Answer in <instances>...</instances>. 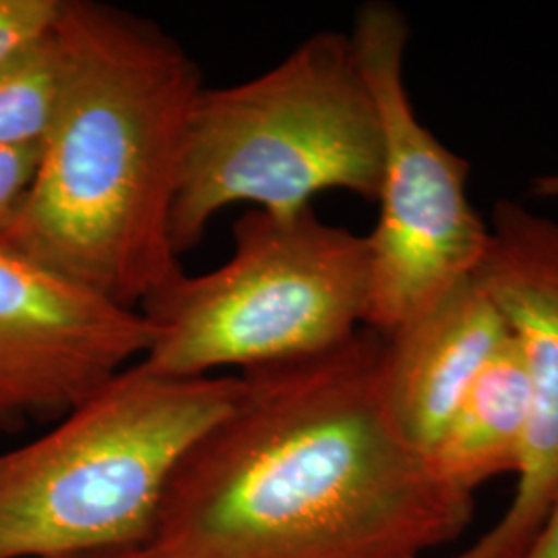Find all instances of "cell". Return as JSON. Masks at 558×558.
<instances>
[{
  "instance_id": "10",
  "label": "cell",
  "mask_w": 558,
  "mask_h": 558,
  "mask_svg": "<svg viewBox=\"0 0 558 558\" xmlns=\"http://www.w3.org/2000/svg\"><path fill=\"white\" fill-rule=\"evenodd\" d=\"M530 426V383L507 333L445 424L426 461L449 486L472 495L488 480L518 474Z\"/></svg>"
},
{
  "instance_id": "5",
  "label": "cell",
  "mask_w": 558,
  "mask_h": 558,
  "mask_svg": "<svg viewBox=\"0 0 558 558\" xmlns=\"http://www.w3.org/2000/svg\"><path fill=\"white\" fill-rule=\"evenodd\" d=\"M366 236L320 220L248 209L234 223V253L218 269L182 274L141 311L156 338L141 364L168 379L214 377L319 354L366 323Z\"/></svg>"
},
{
  "instance_id": "3",
  "label": "cell",
  "mask_w": 558,
  "mask_h": 558,
  "mask_svg": "<svg viewBox=\"0 0 558 558\" xmlns=\"http://www.w3.org/2000/svg\"><path fill=\"white\" fill-rule=\"evenodd\" d=\"M239 393L240 375L168 379L135 362L48 433L0 453V558L141 548L180 461Z\"/></svg>"
},
{
  "instance_id": "11",
  "label": "cell",
  "mask_w": 558,
  "mask_h": 558,
  "mask_svg": "<svg viewBox=\"0 0 558 558\" xmlns=\"http://www.w3.org/2000/svg\"><path fill=\"white\" fill-rule=\"evenodd\" d=\"M64 85V57L54 25L0 60V145L41 147Z\"/></svg>"
},
{
  "instance_id": "15",
  "label": "cell",
  "mask_w": 558,
  "mask_h": 558,
  "mask_svg": "<svg viewBox=\"0 0 558 558\" xmlns=\"http://www.w3.org/2000/svg\"><path fill=\"white\" fill-rule=\"evenodd\" d=\"M534 193L539 197H558V174L539 177L534 182Z\"/></svg>"
},
{
  "instance_id": "12",
  "label": "cell",
  "mask_w": 558,
  "mask_h": 558,
  "mask_svg": "<svg viewBox=\"0 0 558 558\" xmlns=\"http://www.w3.org/2000/svg\"><path fill=\"white\" fill-rule=\"evenodd\" d=\"M62 0H0V60L46 34L59 20Z\"/></svg>"
},
{
  "instance_id": "6",
  "label": "cell",
  "mask_w": 558,
  "mask_h": 558,
  "mask_svg": "<svg viewBox=\"0 0 558 558\" xmlns=\"http://www.w3.org/2000/svg\"><path fill=\"white\" fill-rule=\"evenodd\" d=\"M410 38L401 11L366 2L350 40L377 104L383 137L379 220L368 240L371 302L364 327L396 331L478 269L488 226L468 199V161L422 122L405 89Z\"/></svg>"
},
{
  "instance_id": "8",
  "label": "cell",
  "mask_w": 558,
  "mask_h": 558,
  "mask_svg": "<svg viewBox=\"0 0 558 558\" xmlns=\"http://www.w3.org/2000/svg\"><path fill=\"white\" fill-rule=\"evenodd\" d=\"M474 279L523 360L530 426L509 507L449 558H525L558 497V221L500 201Z\"/></svg>"
},
{
  "instance_id": "16",
  "label": "cell",
  "mask_w": 558,
  "mask_h": 558,
  "mask_svg": "<svg viewBox=\"0 0 558 558\" xmlns=\"http://www.w3.org/2000/svg\"><path fill=\"white\" fill-rule=\"evenodd\" d=\"M64 558H137L131 550H119V553H100V555H81V557Z\"/></svg>"
},
{
  "instance_id": "1",
  "label": "cell",
  "mask_w": 558,
  "mask_h": 558,
  "mask_svg": "<svg viewBox=\"0 0 558 558\" xmlns=\"http://www.w3.org/2000/svg\"><path fill=\"white\" fill-rule=\"evenodd\" d=\"M383 338L240 373L234 405L182 458L137 558H424L474 497L399 437Z\"/></svg>"
},
{
  "instance_id": "14",
  "label": "cell",
  "mask_w": 558,
  "mask_h": 558,
  "mask_svg": "<svg viewBox=\"0 0 558 558\" xmlns=\"http://www.w3.org/2000/svg\"><path fill=\"white\" fill-rule=\"evenodd\" d=\"M525 558H558V497Z\"/></svg>"
},
{
  "instance_id": "7",
  "label": "cell",
  "mask_w": 558,
  "mask_h": 558,
  "mask_svg": "<svg viewBox=\"0 0 558 558\" xmlns=\"http://www.w3.org/2000/svg\"><path fill=\"white\" fill-rule=\"evenodd\" d=\"M156 327L0 246V422L62 418L143 360Z\"/></svg>"
},
{
  "instance_id": "2",
  "label": "cell",
  "mask_w": 558,
  "mask_h": 558,
  "mask_svg": "<svg viewBox=\"0 0 558 558\" xmlns=\"http://www.w3.org/2000/svg\"><path fill=\"white\" fill-rule=\"evenodd\" d=\"M64 85L34 184L0 246L137 308L184 274L172 242L199 66L160 25L62 0Z\"/></svg>"
},
{
  "instance_id": "13",
  "label": "cell",
  "mask_w": 558,
  "mask_h": 558,
  "mask_svg": "<svg viewBox=\"0 0 558 558\" xmlns=\"http://www.w3.org/2000/svg\"><path fill=\"white\" fill-rule=\"evenodd\" d=\"M40 161V147L0 145V239L20 214Z\"/></svg>"
},
{
  "instance_id": "9",
  "label": "cell",
  "mask_w": 558,
  "mask_h": 558,
  "mask_svg": "<svg viewBox=\"0 0 558 558\" xmlns=\"http://www.w3.org/2000/svg\"><path fill=\"white\" fill-rule=\"evenodd\" d=\"M380 338L385 410L399 437L426 458L461 398L507 338V327L472 276Z\"/></svg>"
},
{
  "instance_id": "4",
  "label": "cell",
  "mask_w": 558,
  "mask_h": 558,
  "mask_svg": "<svg viewBox=\"0 0 558 558\" xmlns=\"http://www.w3.org/2000/svg\"><path fill=\"white\" fill-rule=\"evenodd\" d=\"M380 170L379 112L354 44L320 32L255 80L203 87L172 211L174 248L197 246L236 203L296 216L327 191L377 201Z\"/></svg>"
}]
</instances>
